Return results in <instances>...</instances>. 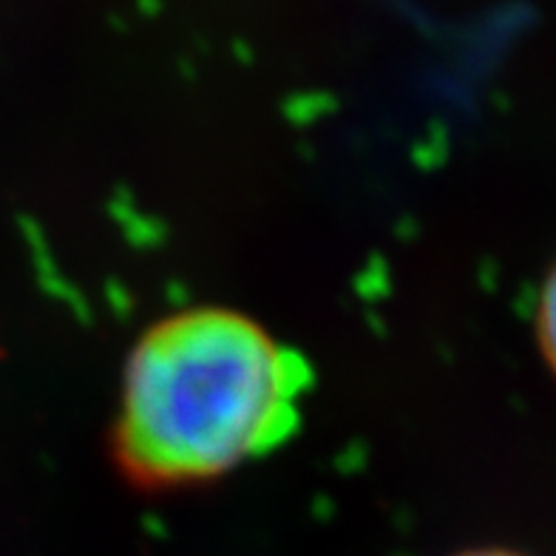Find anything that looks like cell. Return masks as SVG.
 <instances>
[{"mask_svg":"<svg viewBox=\"0 0 556 556\" xmlns=\"http://www.w3.org/2000/svg\"><path fill=\"white\" fill-rule=\"evenodd\" d=\"M307 387V361L250 315L182 309L128 352L117 457L142 485L207 483L281 446Z\"/></svg>","mask_w":556,"mask_h":556,"instance_id":"cell-1","label":"cell"},{"mask_svg":"<svg viewBox=\"0 0 556 556\" xmlns=\"http://www.w3.org/2000/svg\"><path fill=\"white\" fill-rule=\"evenodd\" d=\"M534 330L542 361L548 364L556 378V264L548 270L540 287V295H536Z\"/></svg>","mask_w":556,"mask_h":556,"instance_id":"cell-2","label":"cell"},{"mask_svg":"<svg viewBox=\"0 0 556 556\" xmlns=\"http://www.w3.org/2000/svg\"><path fill=\"white\" fill-rule=\"evenodd\" d=\"M452 556H528L522 551H511V548H477V551H463V554H452Z\"/></svg>","mask_w":556,"mask_h":556,"instance_id":"cell-3","label":"cell"}]
</instances>
